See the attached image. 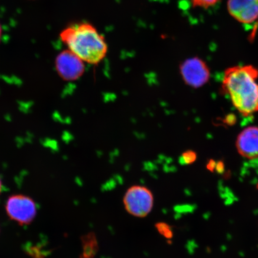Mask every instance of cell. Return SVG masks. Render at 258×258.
Instances as JSON below:
<instances>
[{"instance_id": "9c48e42d", "label": "cell", "mask_w": 258, "mask_h": 258, "mask_svg": "<svg viewBox=\"0 0 258 258\" xmlns=\"http://www.w3.org/2000/svg\"><path fill=\"white\" fill-rule=\"evenodd\" d=\"M156 227L159 233L163 235L167 239H171L173 237V233L172 227L164 222H159L156 225Z\"/></svg>"}, {"instance_id": "5bb4252c", "label": "cell", "mask_w": 258, "mask_h": 258, "mask_svg": "<svg viewBox=\"0 0 258 258\" xmlns=\"http://www.w3.org/2000/svg\"><path fill=\"white\" fill-rule=\"evenodd\" d=\"M1 36H2V28H1V26H0V39H1Z\"/></svg>"}, {"instance_id": "7c38bea8", "label": "cell", "mask_w": 258, "mask_h": 258, "mask_svg": "<svg viewBox=\"0 0 258 258\" xmlns=\"http://www.w3.org/2000/svg\"><path fill=\"white\" fill-rule=\"evenodd\" d=\"M116 185L115 180L111 179L109 181L106 182L104 185H103L102 189L104 190H109L114 188Z\"/></svg>"}, {"instance_id": "ba28073f", "label": "cell", "mask_w": 258, "mask_h": 258, "mask_svg": "<svg viewBox=\"0 0 258 258\" xmlns=\"http://www.w3.org/2000/svg\"><path fill=\"white\" fill-rule=\"evenodd\" d=\"M241 156L247 159L258 158V127L249 126L241 131L235 143Z\"/></svg>"}, {"instance_id": "277c9868", "label": "cell", "mask_w": 258, "mask_h": 258, "mask_svg": "<svg viewBox=\"0 0 258 258\" xmlns=\"http://www.w3.org/2000/svg\"><path fill=\"white\" fill-rule=\"evenodd\" d=\"M153 195L143 186H133L124 196L125 208L129 214L139 218L146 217L153 207Z\"/></svg>"}, {"instance_id": "3957f363", "label": "cell", "mask_w": 258, "mask_h": 258, "mask_svg": "<svg viewBox=\"0 0 258 258\" xmlns=\"http://www.w3.org/2000/svg\"><path fill=\"white\" fill-rule=\"evenodd\" d=\"M5 208L9 218L21 225H30L37 214V205L34 200L23 195L10 196Z\"/></svg>"}, {"instance_id": "4fadbf2b", "label": "cell", "mask_w": 258, "mask_h": 258, "mask_svg": "<svg viewBox=\"0 0 258 258\" xmlns=\"http://www.w3.org/2000/svg\"><path fill=\"white\" fill-rule=\"evenodd\" d=\"M2 189V182L1 179H0V193H1Z\"/></svg>"}, {"instance_id": "52a82bcc", "label": "cell", "mask_w": 258, "mask_h": 258, "mask_svg": "<svg viewBox=\"0 0 258 258\" xmlns=\"http://www.w3.org/2000/svg\"><path fill=\"white\" fill-rule=\"evenodd\" d=\"M228 11L242 24L253 23L258 19V0H228Z\"/></svg>"}, {"instance_id": "7a4b0ae2", "label": "cell", "mask_w": 258, "mask_h": 258, "mask_svg": "<svg viewBox=\"0 0 258 258\" xmlns=\"http://www.w3.org/2000/svg\"><path fill=\"white\" fill-rule=\"evenodd\" d=\"M61 39L84 62L96 64L104 59L108 46L105 38L92 25L82 24L63 31Z\"/></svg>"}, {"instance_id": "8fae6325", "label": "cell", "mask_w": 258, "mask_h": 258, "mask_svg": "<svg viewBox=\"0 0 258 258\" xmlns=\"http://www.w3.org/2000/svg\"><path fill=\"white\" fill-rule=\"evenodd\" d=\"M219 0H191L193 6L203 8H208L214 6Z\"/></svg>"}, {"instance_id": "30bf717a", "label": "cell", "mask_w": 258, "mask_h": 258, "mask_svg": "<svg viewBox=\"0 0 258 258\" xmlns=\"http://www.w3.org/2000/svg\"><path fill=\"white\" fill-rule=\"evenodd\" d=\"M197 159V154L191 150L186 151L183 153L179 159V163L182 165H188L195 163Z\"/></svg>"}, {"instance_id": "6da1fadb", "label": "cell", "mask_w": 258, "mask_h": 258, "mask_svg": "<svg viewBox=\"0 0 258 258\" xmlns=\"http://www.w3.org/2000/svg\"><path fill=\"white\" fill-rule=\"evenodd\" d=\"M258 69L252 66L226 70L222 88L237 110L244 117L258 111Z\"/></svg>"}, {"instance_id": "8992f818", "label": "cell", "mask_w": 258, "mask_h": 258, "mask_svg": "<svg viewBox=\"0 0 258 258\" xmlns=\"http://www.w3.org/2000/svg\"><path fill=\"white\" fill-rule=\"evenodd\" d=\"M84 61L70 50H64L56 59V69L63 80L73 82L80 78L85 71Z\"/></svg>"}, {"instance_id": "5b68a950", "label": "cell", "mask_w": 258, "mask_h": 258, "mask_svg": "<svg viewBox=\"0 0 258 258\" xmlns=\"http://www.w3.org/2000/svg\"><path fill=\"white\" fill-rule=\"evenodd\" d=\"M180 73L186 85L199 88L209 82L211 72L207 64L199 57L189 58L180 64Z\"/></svg>"}]
</instances>
